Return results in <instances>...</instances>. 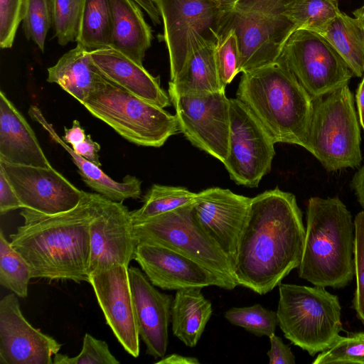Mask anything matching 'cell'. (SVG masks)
I'll use <instances>...</instances> for the list:
<instances>
[{
	"label": "cell",
	"instance_id": "f546056e",
	"mask_svg": "<svg viewBox=\"0 0 364 364\" xmlns=\"http://www.w3.org/2000/svg\"><path fill=\"white\" fill-rule=\"evenodd\" d=\"M197 193L183 187L154 184L144 196L142 206L131 215L134 223L171 211L195 202Z\"/></svg>",
	"mask_w": 364,
	"mask_h": 364
},
{
	"label": "cell",
	"instance_id": "30bf717a",
	"mask_svg": "<svg viewBox=\"0 0 364 364\" xmlns=\"http://www.w3.org/2000/svg\"><path fill=\"white\" fill-rule=\"evenodd\" d=\"M164 23V39L170 62L171 80L188 58L209 43H216L228 0H154Z\"/></svg>",
	"mask_w": 364,
	"mask_h": 364
},
{
	"label": "cell",
	"instance_id": "bcb514c9",
	"mask_svg": "<svg viewBox=\"0 0 364 364\" xmlns=\"http://www.w3.org/2000/svg\"><path fill=\"white\" fill-rule=\"evenodd\" d=\"M142 9L146 11L154 24L161 23L160 13L154 2V0H134Z\"/></svg>",
	"mask_w": 364,
	"mask_h": 364
},
{
	"label": "cell",
	"instance_id": "4fadbf2b",
	"mask_svg": "<svg viewBox=\"0 0 364 364\" xmlns=\"http://www.w3.org/2000/svg\"><path fill=\"white\" fill-rule=\"evenodd\" d=\"M179 131L195 146L222 163L228 153L230 99L225 90L202 95H180L168 88Z\"/></svg>",
	"mask_w": 364,
	"mask_h": 364
},
{
	"label": "cell",
	"instance_id": "8fae6325",
	"mask_svg": "<svg viewBox=\"0 0 364 364\" xmlns=\"http://www.w3.org/2000/svg\"><path fill=\"white\" fill-rule=\"evenodd\" d=\"M279 58L312 97L325 96L348 85L353 74L345 61L319 33L295 30Z\"/></svg>",
	"mask_w": 364,
	"mask_h": 364
},
{
	"label": "cell",
	"instance_id": "74e56055",
	"mask_svg": "<svg viewBox=\"0 0 364 364\" xmlns=\"http://www.w3.org/2000/svg\"><path fill=\"white\" fill-rule=\"evenodd\" d=\"M54 364H119V361L109 350L107 343L89 333L83 338L82 348L75 357L57 353L53 356Z\"/></svg>",
	"mask_w": 364,
	"mask_h": 364
},
{
	"label": "cell",
	"instance_id": "b9f144b4",
	"mask_svg": "<svg viewBox=\"0 0 364 364\" xmlns=\"http://www.w3.org/2000/svg\"><path fill=\"white\" fill-rule=\"evenodd\" d=\"M270 349L267 352L269 364H295V357L291 348L275 333L269 337Z\"/></svg>",
	"mask_w": 364,
	"mask_h": 364
},
{
	"label": "cell",
	"instance_id": "4316f807",
	"mask_svg": "<svg viewBox=\"0 0 364 364\" xmlns=\"http://www.w3.org/2000/svg\"><path fill=\"white\" fill-rule=\"evenodd\" d=\"M215 43L193 52L183 68L169 82L168 88L180 95H202L225 90L215 64Z\"/></svg>",
	"mask_w": 364,
	"mask_h": 364
},
{
	"label": "cell",
	"instance_id": "e575fe53",
	"mask_svg": "<svg viewBox=\"0 0 364 364\" xmlns=\"http://www.w3.org/2000/svg\"><path fill=\"white\" fill-rule=\"evenodd\" d=\"M22 21L26 39L43 53L48 32L53 26L50 0H26Z\"/></svg>",
	"mask_w": 364,
	"mask_h": 364
},
{
	"label": "cell",
	"instance_id": "8992f818",
	"mask_svg": "<svg viewBox=\"0 0 364 364\" xmlns=\"http://www.w3.org/2000/svg\"><path fill=\"white\" fill-rule=\"evenodd\" d=\"M278 326L286 338L311 356L327 349L342 330L341 306L324 287L279 284Z\"/></svg>",
	"mask_w": 364,
	"mask_h": 364
},
{
	"label": "cell",
	"instance_id": "ee69618b",
	"mask_svg": "<svg viewBox=\"0 0 364 364\" xmlns=\"http://www.w3.org/2000/svg\"><path fill=\"white\" fill-rule=\"evenodd\" d=\"M65 135L62 139L72 146L82 142L86 137L85 129L81 127L78 120H74L70 128H64Z\"/></svg>",
	"mask_w": 364,
	"mask_h": 364
},
{
	"label": "cell",
	"instance_id": "52a82bcc",
	"mask_svg": "<svg viewBox=\"0 0 364 364\" xmlns=\"http://www.w3.org/2000/svg\"><path fill=\"white\" fill-rule=\"evenodd\" d=\"M82 105L123 138L139 146L160 147L179 131L176 115L105 77Z\"/></svg>",
	"mask_w": 364,
	"mask_h": 364
},
{
	"label": "cell",
	"instance_id": "3957f363",
	"mask_svg": "<svg viewBox=\"0 0 364 364\" xmlns=\"http://www.w3.org/2000/svg\"><path fill=\"white\" fill-rule=\"evenodd\" d=\"M274 141L307 149L313 99L281 58L243 73L236 92Z\"/></svg>",
	"mask_w": 364,
	"mask_h": 364
},
{
	"label": "cell",
	"instance_id": "ffe728a7",
	"mask_svg": "<svg viewBox=\"0 0 364 364\" xmlns=\"http://www.w3.org/2000/svg\"><path fill=\"white\" fill-rule=\"evenodd\" d=\"M139 334L146 354L154 358L165 356L171 318V295L157 290L140 269L128 268Z\"/></svg>",
	"mask_w": 364,
	"mask_h": 364
},
{
	"label": "cell",
	"instance_id": "681fc988",
	"mask_svg": "<svg viewBox=\"0 0 364 364\" xmlns=\"http://www.w3.org/2000/svg\"><path fill=\"white\" fill-rule=\"evenodd\" d=\"M353 14L355 18L359 19L364 26V4L359 9L355 10Z\"/></svg>",
	"mask_w": 364,
	"mask_h": 364
},
{
	"label": "cell",
	"instance_id": "ab89813d",
	"mask_svg": "<svg viewBox=\"0 0 364 364\" xmlns=\"http://www.w3.org/2000/svg\"><path fill=\"white\" fill-rule=\"evenodd\" d=\"M26 0H0V47L11 48L23 21Z\"/></svg>",
	"mask_w": 364,
	"mask_h": 364
},
{
	"label": "cell",
	"instance_id": "2e32d148",
	"mask_svg": "<svg viewBox=\"0 0 364 364\" xmlns=\"http://www.w3.org/2000/svg\"><path fill=\"white\" fill-rule=\"evenodd\" d=\"M128 268L115 264L90 274L92 287L107 324L123 348L136 358L139 334L135 316Z\"/></svg>",
	"mask_w": 364,
	"mask_h": 364
},
{
	"label": "cell",
	"instance_id": "d4e9b609",
	"mask_svg": "<svg viewBox=\"0 0 364 364\" xmlns=\"http://www.w3.org/2000/svg\"><path fill=\"white\" fill-rule=\"evenodd\" d=\"M103 77L90 52L77 45L48 68L47 81L58 84L82 104Z\"/></svg>",
	"mask_w": 364,
	"mask_h": 364
},
{
	"label": "cell",
	"instance_id": "9a60e30c",
	"mask_svg": "<svg viewBox=\"0 0 364 364\" xmlns=\"http://www.w3.org/2000/svg\"><path fill=\"white\" fill-rule=\"evenodd\" d=\"M0 168L24 208L49 215L68 211L78 205L84 192L52 166L17 165L0 161Z\"/></svg>",
	"mask_w": 364,
	"mask_h": 364
},
{
	"label": "cell",
	"instance_id": "7402d4cb",
	"mask_svg": "<svg viewBox=\"0 0 364 364\" xmlns=\"http://www.w3.org/2000/svg\"><path fill=\"white\" fill-rule=\"evenodd\" d=\"M0 161L17 165L51 167L25 117L0 92Z\"/></svg>",
	"mask_w": 364,
	"mask_h": 364
},
{
	"label": "cell",
	"instance_id": "6da1fadb",
	"mask_svg": "<svg viewBox=\"0 0 364 364\" xmlns=\"http://www.w3.org/2000/svg\"><path fill=\"white\" fill-rule=\"evenodd\" d=\"M302 213L294 194L275 188L251 198L233 262L237 286L264 295L301 260Z\"/></svg>",
	"mask_w": 364,
	"mask_h": 364
},
{
	"label": "cell",
	"instance_id": "836d02e7",
	"mask_svg": "<svg viewBox=\"0 0 364 364\" xmlns=\"http://www.w3.org/2000/svg\"><path fill=\"white\" fill-rule=\"evenodd\" d=\"M54 36L61 46L76 42L83 0H50Z\"/></svg>",
	"mask_w": 364,
	"mask_h": 364
},
{
	"label": "cell",
	"instance_id": "ac0fdd59",
	"mask_svg": "<svg viewBox=\"0 0 364 364\" xmlns=\"http://www.w3.org/2000/svg\"><path fill=\"white\" fill-rule=\"evenodd\" d=\"M134 259L151 284L164 290L210 286L233 289L226 281L198 262L159 245L139 243Z\"/></svg>",
	"mask_w": 364,
	"mask_h": 364
},
{
	"label": "cell",
	"instance_id": "7c38bea8",
	"mask_svg": "<svg viewBox=\"0 0 364 364\" xmlns=\"http://www.w3.org/2000/svg\"><path fill=\"white\" fill-rule=\"evenodd\" d=\"M230 111L228 153L223 164L237 184L257 187L271 170L275 142L241 100L230 99Z\"/></svg>",
	"mask_w": 364,
	"mask_h": 364
},
{
	"label": "cell",
	"instance_id": "cb8c5ba5",
	"mask_svg": "<svg viewBox=\"0 0 364 364\" xmlns=\"http://www.w3.org/2000/svg\"><path fill=\"white\" fill-rule=\"evenodd\" d=\"M110 47L143 65L146 51L153 39L141 7L134 0H109Z\"/></svg>",
	"mask_w": 364,
	"mask_h": 364
},
{
	"label": "cell",
	"instance_id": "5b68a950",
	"mask_svg": "<svg viewBox=\"0 0 364 364\" xmlns=\"http://www.w3.org/2000/svg\"><path fill=\"white\" fill-rule=\"evenodd\" d=\"M293 0H235L221 18L219 37L232 31L240 50L239 73L275 62L296 30L286 14Z\"/></svg>",
	"mask_w": 364,
	"mask_h": 364
},
{
	"label": "cell",
	"instance_id": "1f68e13d",
	"mask_svg": "<svg viewBox=\"0 0 364 364\" xmlns=\"http://www.w3.org/2000/svg\"><path fill=\"white\" fill-rule=\"evenodd\" d=\"M32 279L31 267L0 231V284L18 297L28 296V284Z\"/></svg>",
	"mask_w": 364,
	"mask_h": 364
},
{
	"label": "cell",
	"instance_id": "f1b7e54d",
	"mask_svg": "<svg viewBox=\"0 0 364 364\" xmlns=\"http://www.w3.org/2000/svg\"><path fill=\"white\" fill-rule=\"evenodd\" d=\"M109 0H83L77 45L89 52L109 46Z\"/></svg>",
	"mask_w": 364,
	"mask_h": 364
},
{
	"label": "cell",
	"instance_id": "5bb4252c",
	"mask_svg": "<svg viewBox=\"0 0 364 364\" xmlns=\"http://www.w3.org/2000/svg\"><path fill=\"white\" fill-rule=\"evenodd\" d=\"M90 232L89 274L115 264L128 267L138 242L127 206L97 193Z\"/></svg>",
	"mask_w": 364,
	"mask_h": 364
},
{
	"label": "cell",
	"instance_id": "ba28073f",
	"mask_svg": "<svg viewBox=\"0 0 364 364\" xmlns=\"http://www.w3.org/2000/svg\"><path fill=\"white\" fill-rule=\"evenodd\" d=\"M312 99L306 150L328 171L359 166L360 132L348 85Z\"/></svg>",
	"mask_w": 364,
	"mask_h": 364
},
{
	"label": "cell",
	"instance_id": "9c48e42d",
	"mask_svg": "<svg viewBox=\"0 0 364 364\" xmlns=\"http://www.w3.org/2000/svg\"><path fill=\"white\" fill-rule=\"evenodd\" d=\"M139 243L159 245L203 265L235 289L231 261L205 232L196 216L193 203L134 223Z\"/></svg>",
	"mask_w": 364,
	"mask_h": 364
},
{
	"label": "cell",
	"instance_id": "603a6c76",
	"mask_svg": "<svg viewBox=\"0 0 364 364\" xmlns=\"http://www.w3.org/2000/svg\"><path fill=\"white\" fill-rule=\"evenodd\" d=\"M31 118L39 123L47 131L50 136L68 154L77 166L78 172L85 183L97 193L118 203H123L128 198L137 199L141 195V181L135 176L127 175L122 182L111 178L102 171L100 166L76 154L55 131L42 114L40 109L32 105L28 109Z\"/></svg>",
	"mask_w": 364,
	"mask_h": 364
},
{
	"label": "cell",
	"instance_id": "c3c4849f",
	"mask_svg": "<svg viewBox=\"0 0 364 364\" xmlns=\"http://www.w3.org/2000/svg\"><path fill=\"white\" fill-rule=\"evenodd\" d=\"M355 100L358 107L360 124L364 131V77L358 85Z\"/></svg>",
	"mask_w": 364,
	"mask_h": 364
},
{
	"label": "cell",
	"instance_id": "f907efd6",
	"mask_svg": "<svg viewBox=\"0 0 364 364\" xmlns=\"http://www.w3.org/2000/svg\"><path fill=\"white\" fill-rule=\"evenodd\" d=\"M228 1H229L232 2V1H235V0H228Z\"/></svg>",
	"mask_w": 364,
	"mask_h": 364
},
{
	"label": "cell",
	"instance_id": "d6986e66",
	"mask_svg": "<svg viewBox=\"0 0 364 364\" xmlns=\"http://www.w3.org/2000/svg\"><path fill=\"white\" fill-rule=\"evenodd\" d=\"M251 198L214 187L198 193L193 203L200 225L232 264Z\"/></svg>",
	"mask_w": 364,
	"mask_h": 364
},
{
	"label": "cell",
	"instance_id": "484cf974",
	"mask_svg": "<svg viewBox=\"0 0 364 364\" xmlns=\"http://www.w3.org/2000/svg\"><path fill=\"white\" fill-rule=\"evenodd\" d=\"M201 289L188 287L177 290L171 304L173 334L190 348L197 345L213 313L212 304Z\"/></svg>",
	"mask_w": 364,
	"mask_h": 364
},
{
	"label": "cell",
	"instance_id": "60d3db41",
	"mask_svg": "<svg viewBox=\"0 0 364 364\" xmlns=\"http://www.w3.org/2000/svg\"><path fill=\"white\" fill-rule=\"evenodd\" d=\"M18 208H24L15 191L0 168V213L1 215Z\"/></svg>",
	"mask_w": 364,
	"mask_h": 364
},
{
	"label": "cell",
	"instance_id": "7bdbcfd3",
	"mask_svg": "<svg viewBox=\"0 0 364 364\" xmlns=\"http://www.w3.org/2000/svg\"><path fill=\"white\" fill-rule=\"evenodd\" d=\"M74 151L101 167L98 152L100 150V144L93 141L90 134H87L85 139L80 143L72 146Z\"/></svg>",
	"mask_w": 364,
	"mask_h": 364
},
{
	"label": "cell",
	"instance_id": "f35d334b",
	"mask_svg": "<svg viewBox=\"0 0 364 364\" xmlns=\"http://www.w3.org/2000/svg\"><path fill=\"white\" fill-rule=\"evenodd\" d=\"M354 225V269L356 289L353 305L357 318L364 324V210L356 215Z\"/></svg>",
	"mask_w": 364,
	"mask_h": 364
},
{
	"label": "cell",
	"instance_id": "83f0119b",
	"mask_svg": "<svg viewBox=\"0 0 364 364\" xmlns=\"http://www.w3.org/2000/svg\"><path fill=\"white\" fill-rule=\"evenodd\" d=\"M339 54L353 75H364V26L358 18L341 12L319 33Z\"/></svg>",
	"mask_w": 364,
	"mask_h": 364
},
{
	"label": "cell",
	"instance_id": "8d00e7d4",
	"mask_svg": "<svg viewBox=\"0 0 364 364\" xmlns=\"http://www.w3.org/2000/svg\"><path fill=\"white\" fill-rule=\"evenodd\" d=\"M215 59L220 81L225 88L239 73L240 50L236 36L232 31L218 39Z\"/></svg>",
	"mask_w": 364,
	"mask_h": 364
},
{
	"label": "cell",
	"instance_id": "d590c367",
	"mask_svg": "<svg viewBox=\"0 0 364 364\" xmlns=\"http://www.w3.org/2000/svg\"><path fill=\"white\" fill-rule=\"evenodd\" d=\"M314 364H364V332L339 336L327 349L321 352Z\"/></svg>",
	"mask_w": 364,
	"mask_h": 364
},
{
	"label": "cell",
	"instance_id": "44dd1931",
	"mask_svg": "<svg viewBox=\"0 0 364 364\" xmlns=\"http://www.w3.org/2000/svg\"><path fill=\"white\" fill-rule=\"evenodd\" d=\"M102 75L125 90L158 107L171 103L161 88L159 77H154L143 66L119 50L107 46L90 52Z\"/></svg>",
	"mask_w": 364,
	"mask_h": 364
},
{
	"label": "cell",
	"instance_id": "d6a6232c",
	"mask_svg": "<svg viewBox=\"0 0 364 364\" xmlns=\"http://www.w3.org/2000/svg\"><path fill=\"white\" fill-rule=\"evenodd\" d=\"M224 316L232 325L259 337H270L275 333L278 326L277 311L267 309L259 304L231 308L225 312Z\"/></svg>",
	"mask_w": 364,
	"mask_h": 364
},
{
	"label": "cell",
	"instance_id": "277c9868",
	"mask_svg": "<svg viewBox=\"0 0 364 364\" xmlns=\"http://www.w3.org/2000/svg\"><path fill=\"white\" fill-rule=\"evenodd\" d=\"M299 277L320 287L343 288L353 279L355 225L338 197H311Z\"/></svg>",
	"mask_w": 364,
	"mask_h": 364
},
{
	"label": "cell",
	"instance_id": "4dcf8cb0",
	"mask_svg": "<svg viewBox=\"0 0 364 364\" xmlns=\"http://www.w3.org/2000/svg\"><path fill=\"white\" fill-rule=\"evenodd\" d=\"M341 12L337 0H293L286 14L296 29L320 33Z\"/></svg>",
	"mask_w": 364,
	"mask_h": 364
},
{
	"label": "cell",
	"instance_id": "7a4b0ae2",
	"mask_svg": "<svg viewBox=\"0 0 364 364\" xmlns=\"http://www.w3.org/2000/svg\"><path fill=\"white\" fill-rule=\"evenodd\" d=\"M96 195L84 191L76 207L57 214L22 208L23 224L10 235V242L28 263L32 278L90 282V225Z\"/></svg>",
	"mask_w": 364,
	"mask_h": 364
},
{
	"label": "cell",
	"instance_id": "e0dca14e",
	"mask_svg": "<svg viewBox=\"0 0 364 364\" xmlns=\"http://www.w3.org/2000/svg\"><path fill=\"white\" fill-rule=\"evenodd\" d=\"M14 293L0 301V363L51 364L62 345L26 319Z\"/></svg>",
	"mask_w": 364,
	"mask_h": 364
},
{
	"label": "cell",
	"instance_id": "f6af8a7d",
	"mask_svg": "<svg viewBox=\"0 0 364 364\" xmlns=\"http://www.w3.org/2000/svg\"><path fill=\"white\" fill-rule=\"evenodd\" d=\"M352 186L359 203L364 208V164L354 175Z\"/></svg>",
	"mask_w": 364,
	"mask_h": 364
},
{
	"label": "cell",
	"instance_id": "7dc6e473",
	"mask_svg": "<svg viewBox=\"0 0 364 364\" xmlns=\"http://www.w3.org/2000/svg\"><path fill=\"white\" fill-rule=\"evenodd\" d=\"M156 363L162 364H200L196 358L183 356L178 354H171L161 358Z\"/></svg>",
	"mask_w": 364,
	"mask_h": 364
}]
</instances>
